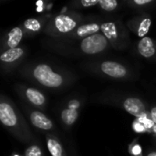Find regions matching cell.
<instances>
[{"instance_id":"cell-14","label":"cell","mask_w":156,"mask_h":156,"mask_svg":"<svg viewBox=\"0 0 156 156\" xmlns=\"http://www.w3.org/2000/svg\"><path fill=\"white\" fill-rule=\"evenodd\" d=\"M78 112L76 111V109H66L63 110L62 113H61V118L62 121L68 124V125H71L73 124L76 120L78 119Z\"/></svg>"},{"instance_id":"cell-20","label":"cell","mask_w":156,"mask_h":156,"mask_svg":"<svg viewBox=\"0 0 156 156\" xmlns=\"http://www.w3.org/2000/svg\"><path fill=\"white\" fill-rule=\"evenodd\" d=\"M100 1L101 0H82L80 3L83 6L89 7V6H92V5H95L97 4H100Z\"/></svg>"},{"instance_id":"cell-7","label":"cell","mask_w":156,"mask_h":156,"mask_svg":"<svg viewBox=\"0 0 156 156\" xmlns=\"http://www.w3.org/2000/svg\"><path fill=\"white\" fill-rule=\"evenodd\" d=\"M55 25L60 32L66 33L71 31L76 27V22L66 15H59L55 19Z\"/></svg>"},{"instance_id":"cell-10","label":"cell","mask_w":156,"mask_h":156,"mask_svg":"<svg viewBox=\"0 0 156 156\" xmlns=\"http://www.w3.org/2000/svg\"><path fill=\"white\" fill-rule=\"evenodd\" d=\"M22 55H23L22 48H10L1 55L0 59L4 62H13L16 60L17 58H19Z\"/></svg>"},{"instance_id":"cell-24","label":"cell","mask_w":156,"mask_h":156,"mask_svg":"<svg viewBox=\"0 0 156 156\" xmlns=\"http://www.w3.org/2000/svg\"><path fill=\"white\" fill-rule=\"evenodd\" d=\"M134 128L137 132H142L144 130V127L141 125V124H138V125H134Z\"/></svg>"},{"instance_id":"cell-6","label":"cell","mask_w":156,"mask_h":156,"mask_svg":"<svg viewBox=\"0 0 156 156\" xmlns=\"http://www.w3.org/2000/svg\"><path fill=\"white\" fill-rule=\"evenodd\" d=\"M30 120L33 125L43 130H49L52 128L51 121L43 113L39 112H34L30 115Z\"/></svg>"},{"instance_id":"cell-2","label":"cell","mask_w":156,"mask_h":156,"mask_svg":"<svg viewBox=\"0 0 156 156\" xmlns=\"http://www.w3.org/2000/svg\"><path fill=\"white\" fill-rule=\"evenodd\" d=\"M107 47V39L104 36L95 34L84 38L81 42V49L86 54L101 52Z\"/></svg>"},{"instance_id":"cell-18","label":"cell","mask_w":156,"mask_h":156,"mask_svg":"<svg viewBox=\"0 0 156 156\" xmlns=\"http://www.w3.org/2000/svg\"><path fill=\"white\" fill-rule=\"evenodd\" d=\"M24 26L27 28V29H30V30H33V31H38L40 29V23L38 22V20L35 19V18H29V19H27L25 22H24Z\"/></svg>"},{"instance_id":"cell-9","label":"cell","mask_w":156,"mask_h":156,"mask_svg":"<svg viewBox=\"0 0 156 156\" xmlns=\"http://www.w3.org/2000/svg\"><path fill=\"white\" fill-rule=\"evenodd\" d=\"M23 37L22 30L19 27H14L8 34L7 45L10 48H16V46L20 43Z\"/></svg>"},{"instance_id":"cell-12","label":"cell","mask_w":156,"mask_h":156,"mask_svg":"<svg viewBox=\"0 0 156 156\" xmlns=\"http://www.w3.org/2000/svg\"><path fill=\"white\" fill-rule=\"evenodd\" d=\"M100 30V27L97 24H87L80 27L77 30V34L80 37H85V36H92L95 35Z\"/></svg>"},{"instance_id":"cell-13","label":"cell","mask_w":156,"mask_h":156,"mask_svg":"<svg viewBox=\"0 0 156 156\" xmlns=\"http://www.w3.org/2000/svg\"><path fill=\"white\" fill-rule=\"evenodd\" d=\"M101 30L104 34V36L110 39L116 38L118 36V32L116 29V26L112 22H105L101 25Z\"/></svg>"},{"instance_id":"cell-8","label":"cell","mask_w":156,"mask_h":156,"mask_svg":"<svg viewBox=\"0 0 156 156\" xmlns=\"http://www.w3.org/2000/svg\"><path fill=\"white\" fill-rule=\"evenodd\" d=\"M138 50L140 54L145 58H150L154 56L155 53V48L152 38L148 37H143L138 44Z\"/></svg>"},{"instance_id":"cell-17","label":"cell","mask_w":156,"mask_h":156,"mask_svg":"<svg viewBox=\"0 0 156 156\" xmlns=\"http://www.w3.org/2000/svg\"><path fill=\"white\" fill-rule=\"evenodd\" d=\"M99 5L104 10L112 11V10H114L117 7L118 3H117L116 0H101Z\"/></svg>"},{"instance_id":"cell-11","label":"cell","mask_w":156,"mask_h":156,"mask_svg":"<svg viewBox=\"0 0 156 156\" xmlns=\"http://www.w3.org/2000/svg\"><path fill=\"white\" fill-rule=\"evenodd\" d=\"M27 99L35 105H42L45 102L44 95L37 90L36 89L29 88L27 90Z\"/></svg>"},{"instance_id":"cell-16","label":"cell","mask_w":156,"mask_h":156,"mask_svg":"<svg viewBox=\"0 0 156 156\" xmlns=\"http://www.w3.org/2000/svg\"><path fill=\"white\" fill-rule=\"evenodd\" d=\"M150 26H151V19L150 18H145L142 21L140 27H139V29H138V36L139 37H144L148 31H149V28H150Z\"/></svg>"},{"instance_id":"cell-23","label":"cell","mask_w":156,"mask_h":156,"mask_svg":"<svg viewBox=\"0 0 156 156\" xmlns=\"http://www.w3.org/2000/svg\"><path fill=\"white\" fill-rule=\"evenodd\" d=\"M141 153V148L139 145H136L134 148H133V154H139Z\"/></svg>"},{"instance_id":"cell-1","label":"cell","mask_w":156,"mask_h":156,"mask_svg":"<svg viewBox=\"0 0 156 156\" xmlns=\"http://www.w3.org/2000/svg\"><path fill=\"white\" fill-rule=\"evenodd\" d=\"M33 74L37 80L46 87L57 88L59 87L63 82L62 77L59 74L55 73L49 66L45 64L37 66Z\"/></svg>"},{"instance_id":"cell-25","label":"cell","mask_w":156,"mask_h":156,"mask_svg":"<svg viewBox=\"0 0 156 156\" xmlns=\"http://www.w3.org/2000/svg\"><path fill=\"white\" fill-rule=\"evenodd\" d=\"M148 156H156V153H151L148 154Z\"/></svg>"},{"instance_id":"cell-3","label":"cell","mask_w":156,"mask_h":156,"mask_svg":"<svg viewBox=\"0 0 156 156\" xmlns=\"http://www.w3.org/2000/svg\"><path fill=\"white\" fill-rule=\"evenodd\" d=\"M124 110L132 115L141 117L145 114V106L144 102L137 98H129L123 102Z\"/></svg>"},{"instance_id":"cell-19","label":"cell","mask_w":156,"mask_h":156,"mask_svg":"<svg viewBox=\"0 0 156 156\" xmlns=\"http://www.w3.org/2000/svg\"><path fill=\"white\" fill-rule=\"evenodd\" d=\"M26 156H41V150L37 145L30 146L26 151Z\"/></svg>"},{"instance_id":"cell-4","label":"cell","mask_w":156,"mask_h":156,"mask_svg":"<svg viewBox=\"0 0 156 156\" xmlns=\"http://www.w3.org/2000/svg\"><path fill=\"white\" fill-rule=\"evenodd\" d=\"M101 70L113 78H122L126 75V69L122 65L113 61L103 62L101 64Z\"/></svg>"},{"instance_id":"cell-15","label":"cell","mask_w":156,"mask_h":156,"mask_svg":"<svg viewBox=\"0 0 156 156\" xmlns=\"http://www.w3.org/2000/svg\"><path fill=\"white\" fill-rule=\"evenodd\" d=\"M48 148L52 156L62 155V147L56 140L49 139L48 141Z\"/></svg>"},{"instance_id":"cell-22","label":"cell","mask_w":156,"mask_h":156,"mask_svg":"<svg viewBox=\"0 0 156 156\" xmlns=\"http://www.w3.org/2000/svg\"><path fill=\"white\" fill-rule=\"evenodd\" d=\"M151 113H152V119H153V122H154L156 124V107H154V108H153V109H152Z\"/></svg>"},{"instance_id":"cell-5","label":"cell","mask_w":156,"mask_h":156,"mask_svg":"<svg viewBox=\"0 0 156 156\" xmlns=\"http://www.w3.org/2000/svg\"><path fill=\"white\" fill-rule=\"evenodd\" d=\"M0 120L5 126H14L16 124V116L9 104L5 102L0 104Z\"/></svg>"},{"instance_id":"cell-21","label":"cell","mask_w":156,"mask_h":156,"mask_svg":"<svg viewBox=\"0 0 156 156\" xmlns=\"http://www.w3.org/2000/svg\"><path fill=\"white\" fill-rule=\"evenodd\" d=\"M134 2L135 4H138V5H145V4L151 3L152 0H135Z\"/></svg>"}]
</instances>
